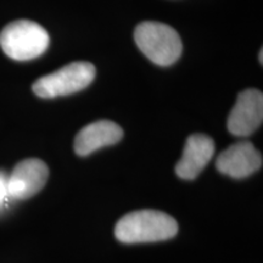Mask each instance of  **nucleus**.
I'll return each instance as SVG.
<instances>
[{
    "label": "nucleus",
    "mask_w": 263,
    "mask_h": 263,
    "mask_svg": "<svg viewBox=\"0 0 263 263\" xmlns=\"http://www.w3.org/2000/svg\"><path fill=\"white\" fill-rule=\"evenodd\" d=\"M123 138L122 128L112 121H97L80 130L74 139V151L78 156H88L101 147L117 144Z\"/></svg>",
    "instance_id": "9"
},
{
    "label": "nucleus",
    "mask_w": 263,
    "mask_h": 263,
    "mask_svg": "<svg viewBox=\"0 0 263 263\" xmlns=\"http://www.w3.org/2000/svg\"><path fill=\"white\" fill-rule=\"evenodd\" d=\"M134 41L139 50L159 66L174 64L183 50L182 41L176 29L161 22H141L134 31Z\"/></svg>",
    "instance_id": "3"
},
{
    "label": "nucleus",
    "mask_w": 263,
    "mask_h": 263,
    "mask_svg": "<svg viewBox=\"0 0 263 263\" xmlns=\"http://www.w3.org/2000/svg\"><path fill=\"white\" fill-rule=\"evenodd\" d=\"M50 43L48 32L29 20H17L0 32V47L10 59L28 61L41 57Z\"/></svg>",
    "instance_id": "2"
},
{
    "label": "nucleus",
    "mask_w": 263,
    "mask_h": 263,
    "mask_svg": "<svg viewBox=\"0 0 263 263\" xmlns=\"http://www.w3.org/2000/svg\"><path fill=\"white\" fill-rule=\"evenodd\" d=\"M95 77V67L89 62H72L34 82L32 89L37 97L54 99L85 89Z\"/></svg>",
    "instance_id": "4"
},
{
    "label": "nucleus",
    "mask_w": 263,
    "mask_h": 263,
    "mask_svg": "<svg viewBox=\"0 0 263 263\" xmlns=\"http://www.w3.org/2000/svg\"><path fill=\"white\" fill-rule=\"evenodd\" d=\"M49 178L48 166L38 159H27L15 166L8 176L10 199L26 200L44 188Z\"/></svg>",
    "instance_id": "6"
},
{
    "label": "nucleus",
    "mask_w": 263,
    "mask_h": 263,
    "mask_svg": "<svg viewBox=\"0 0 263 263\" xmlns=\"http://www.w3.org/2000/svg\"><path fill=\"white\" fill-rule=\"evenodd\" d=\"M262 167V155L250 141H240L219 154L216 168L230 178L241 179Z\"/></svg>",
    "instance_id": "7"
},
{
    "label": "nucleus",
    "mask_w": 263,
    "mask_h": 263,
    "mask_svg": "<svg viewBox=\"0 0 263 263\" xmlns=\"http://www.w3.org/2000/svg\"><path fill=\"white\" fill-rule=\"evenodd\" d=\"M178 233V223L167 213L140 210L127 213L115 227V236L123 244H141L168 240Z\"/></svg>",
    "instance_id": "1"
},
{
    "label": "nucleus",
    "mask_w": 263,
    "mask_h": 263,
    "mask_svg": "<svg viewBox=\"0 0 263 263\" xmlns=\"http://www.w3.org/2000/svg\"><path fill=\"white\" fill-rule=\"evenodd\" d=\"M263 121V95L257 89H246L238 95L228 117V130L233 136L249 137Z\"/></svg>",
    "instance_id": "5"
},
{
    "label": "nucleus",
    "mask_w": 263,
    "mask_h": 263,
    "mask_svg": "<svg viewBox=\"0 0 263 263\" xmlns=\"http://www.w3.org/2000/svg\"><path fill=\"white\" fill-rule=\"evenodd\" d=\"M215 154V143L205 134H193L186 139L182 159L176 164V173L185 180L195 179Z\"/></svg>",
    "instance_id": "8"
},
{
    "label": "nucleus",
    "mask_w": 263,
    "mask_h": 263,
    "mask_svg": "<svg viewBox=\"0 0 263 263\" xmlns=\"http://www.w3.org/2000/svg\"><path fill=\"white\" fill-rule=\"evenodd\" d=\"M10 199L8 190V176L0 171V212L5 209L6 203Z\"/></svg>",
    "instance_id": "10"
},
{
    "label": "nucleus",
    "mask_w": 263,
    "mask_h": 263,
    "mask_svg": "<svg viewBox=\"0 0 263 263\" xmlns=\"http://www.w3.org/2000/svg\"><path fill=\"white\" fill-rule=\"evenodd\" d=\"M259 61H261V62H262V50H261V51H259Z\"/></svg>",
    "instance_id": "11"
}]
</instances>
